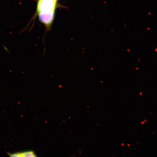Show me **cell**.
<instances>
[{"label":"cell","mask_w":157,"mask_h":157,"mask_svg":"<svg viewBox=\"0 0 157 157\" xmlns=\"http://www.w3.org/2000/svg\"><path fill=\"white\" fill-rule=\"evenodd\" d=\"M7 154L10 157H24L23 152H18L14 153H7Z\"/></svg>","instance_id":"6da1fadb"},{"label":"cell","mask_w":157,"mask_h":157,"mask_svg":"<svg viewBox=\"0 0 157 157\" xmlns=\"http://www.w3.org/2000/svg\"><path fill=\"white\" fill-rule=\"evenodd\" d=\"M24 157H36L35 153L33 151H27L23 152Z\"/></svg>","instance_id":"7a4b0ae2"},{"label":"cell","mask_w":157,"mask_h":157,"mask_svg":"<svg viewBox=\"0 0 157 157\" xmlns=\"http://www.w3.org/2000/svg\"><path fill=\"white\" fill-rule=\"evenodd\" d=\"M3 47L4 48L5 51H6V52H8L10 53V51H9L8 49L6 46H4V45H3Z\"/></svg>","instance_id":"3957f363"},{"label":"cell","mask_w":157,"mask_h":157,"mask_svg":"<svg viewBox=\"0 0 157 157\" xmlns=\"http://www.w3.org/2000/svg\"><path fill=\"white\" fill-rule=\"evenodd\" d=\"M56 1H58V0H56Z\"/></svg>","instance_id":"277c9868"}]
</instances>
